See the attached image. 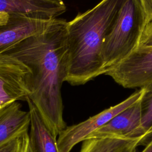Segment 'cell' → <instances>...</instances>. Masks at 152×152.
Returning <instances> with one entry per match:
<instances>
[{"label":"cell","instance_id":"cell-3","mask_svg":"<svg viewBox=\"0 0 152 152\" xmlns=\"http://www.w3.org/2000/svg\"><path fill=\"white\" fill-rule=\"evenodd\" d=\"M147 24L140 0H125L103 42L102 58L104 74L138 47Z\"/></svg>","mask_w":152,"mask_h":152},{"label":"cell","instance_id":"cell-1","mask_svg":"<svg viewBox=\"0 0 152 152\" xmlns=\"http://www.w3.org/2000/svg\"><path fill=\"white\" fill-rule=\"evenodd\" d=\"M67 21L55 18L43 32L28 36L0 54L27 66L31 73L28 98L55 137L67 126L61 86L67 73Z\"/></svg>","mask_w":152,"mask_h":152},{"label":"cell","instance_id":"cell-16","mask_svg":"<svg viewBox=\"0 0 152 152\" xmlns=\"http://www.w3.org/2000/svg\"><path fill=\"white\" fill-rule=\"evenodd\" d=\"M145 14L147 23L152 21V0H140Z\"/></svg>","mask_w":152,"mask_h":152},{"label":"cell","instance_id":"cell-5","mask_svg":"<svg viewBox=\"0 0 152 152\" xmlns=\"http://www.w3.org/2000/svg\"><path fill=\"white\" fill-rule=\"evenodd\" d=\"M143 93L144 88H141L121 102L103 110L81 122L66 126L59 134L57 139L59 151L70 152L76 144L83 142L94 131L137 102L142 97Z\"/></svg>","mask_w":152,"mask_h":152},{"label":"cell","instance_id":"cell-12","mask_svg":"<svg viewBox=\"0 0 152 152\" xmlns=\"http://www.w3.org/2000/svg\"><path fill=\"white\" fill-rule=\"evenodd\" d=\"M140 145H144L141 137L91 138L82 142L80 152H136Z\"/></svg>","mask_w":152,"mask_h":152},{"label":"cell","instance_id":"cell-6","mask_svg":"<svg viewBox=\"0 0 152 152\" xmlns=\"http://www.w3.org/2000/svg\"><path fill=\"white\" fill-rule=\"evenodd\" d=\"M31 73L19 61L0 54V109L29 96Z\"/></svg>","mask_w":152,"mask_h":152},{"label":"cell","instance_id":"cell-15","mask_svg":"<svg viewBox=\"0 0 152 152\" xmlns=\"http://www.w3.org/2000/svg\"><path fill=\"white\" fill-rule=\"evenodd\" d=\"M21 145V137L16 138L0 148V152H20Z\"/></svg>","mask_w":152,"mask_h":152},{"label":"cell","instance_id":"cell-17","mask_svg":"<svg viewBox=\"0 0 152 152\" xmlns=\"http://www.w3.org/2000/svg\"><path fill=\"white\" fill-rule=\"evenodd\" d=\"M20 152H32L28 132L26 133L21 137V145Z\"/></svg>","mask_w":152,"mask_h":152},{"label":"cell","instance_id":"cell-14","mask_svg":"<svg viewBox=\"0 0 152 152\" xmlns=\"http://www.w3.org/2000/svg\"><path fill=\"white\" fill-rule=\"evenodd\" d=\"M138 46H152V21L146 24Z\"/></svg>","mask_w":152,"mask_h":152},{"label":"cell","instance_id":"cell-10","mask_svg":"<svg viewBox=\"0 0 152 152\" xmlns=\"http://www.w3.org/2000/svg\"><path fill=\"white\" fill-rule=\"evenodd\" d=\"M21 107L14 102L0 109V148L28 132L30 114Z\"/></svg>","mask_w":152,"mask_h":152},{"label":"cell","instance_id":"cell-18","mask_svg":"<svg viewBox=\"0 0 152 152\" xmlns=\"http://www.w3.org/2000/svg\"><path fill=\"white\" fill-rule=\"evenodd\" d=\"M144 146V148L140 152H152V137Z\"/></svg>","mask_w":152,"mask_h":152},{"label":"cell","instance_id":"cell-11","mask_svg":"<svg viewBox=\"0 0 152 152\" xmlns=\"http://www.w3.org/2000/svg\"><path fill=\"white\" fill-rule=\"evenodd\" d=\"M26 102L30 114L28 137L32 152H59L56 137L45 124L36 107L28 97Z\"/></svg>","mask_w":152,"mask_h":152},{"label":"cell","instance_id":"cell-8","mask_svg":"<svg viewBox=\"0 0 152 152\" xmlns=\"http://www.w3.org/2000/svg\"><path fill=\"white\" fill-rule=\"evenodd\" d=\"M53 20H41L0 14V53L21 40L43 32Z\"/></svg>","mask_w":152,"mask_h":152},{"label":"cell","instance_id":"cell-4","mask_svg":"<svg viewBox=\"0 0 152 152\" xmlns=\"http://www.w3.org/2000/svg\"><path fill=\"white\" fill-rule=\"evenodd\" d=\"M104 74L124 88L144 87L152 82V46H138Z\"/></svg>","mask_w":152,"mask_h":152},{"label":"cell","instance_id":"cell-2","mask_svg":"<svg viewBox=\"0 0 152 152\" xmlns=\"http://www.w3.org/2000/svg\"><path fill=\"white\" fill-rule=\"evenodd\" d=\"M125 0H102L67 21L66 82L83 85L104 74L102 52L104 38Z\"/></svg>","mask_w":152,"mask_h":152},{"label":"cell","instance_id":"cell-9","mask_svg":"<svg viewBox=\"0 0 152 152\" xmlns=\"http://www.w3.org/2000/svg\"><path fill=\"white\" fill-rule=\"evenodd\" d=\"M66 10L62 0H0V14L37 20H52Z\"/></svg>","mask_w":152,"mask_h":152},{"label":"cell","instance_id":"cell-13","mask_svg":"<svg viewBox=\"0 0 152 152\" xmlns=\"http://www.w3.org/2000/svg\"><path fill=\"white\" fill-rule=\"evenodd\" d=\"M141 99L142 129L145 145L152 137V82L144 87Z\"/></svg>","mask_w":152,"mask_h":152},{"label":"cell","instance_id":"cell-7","mask_svg":"<svg viewBox=\"0 0 152 152\" xmlns=\"http://www.w3.org/2000/svg\"><path fill=\"white\" fill-rule=\"evenodd\" d=\"M142 97L94 131L86 139L101 137H141L144 142L142 129Z\"/></svg>","mask_w":152,"mask_h":152}]
</instances>
